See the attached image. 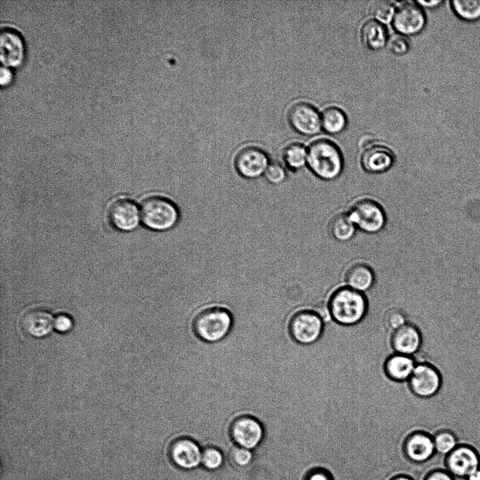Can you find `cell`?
I'll list each match as a JSON object with an SVG mask.
<instances>
[{
  "mask_svg": "<svg viewBox=\"0 0 480 480\" xmlns=\"http://www.w3.org/2000/svg\"><path fill=\"white\" fill-rule=\"evenodd\" d=\"M202 464L209 470L219 469L223 462L222 453L219 450L214 447H207L202 454Z\"/></svg>",
  "mask_w": 480,
  "mask_h": 480,
  "instance_id": "29",
  "label": "cell"
},
{
  "mask_svg": "<svg viewBox=\"0 0 480 480\" xmlns=\"http://www.w3.org/2000/svg\"><path fill=\"white\" fill-rule=\"evenodd\" d=\"M108 220L115 229L128 232L137 228L140 222L141 212L137 205L129 198L115 200L109 207Z\"/></svg>",
  "mask_w": 480,
  "mask_h": 480,
  "instance_id": "12",
  "label": "cell"
},
{
  "mask_svg": "<svg viewBox=\"0 0 480 480\" xmlns=\"http://www.w3.org/2000/svg\"><path fill=\"white\" fill-rule=\"evenodd\" d=\"M452 8L455 14L465 20H476L480 18V0H453Z\"/></svg>",
  "mask_w": 480,
  "mask_h": 480,
  "instance_id": "26",
  "label": "cell"
},
{
  "mask_svg": "<svg viewBox=\"0 0 480 480\" xmlns=\"http://www.w3.org/2000/svg\"><path fill=\"white\" fill-rule=\"evenodd\" d=\"M362 169L367 173L377 174L389 171L395 163V155L388 147L373 145L366 148L360 159Z\"/></svg>",
  "mask_w": 480,
  "mask_h": 480,
  "instance_id": "15",
  "label": "cell"
},
{
  "mask_svg": "<svg viewBox=\"0 0 480 480\" xmlns=\"http://www.w3.org/2000/svg\"><path fill=\"white\" fill-rule=\"evenodd\" d=\"M466 479L467 480H480V467L469 474Z\"/></svg>",
  "mask_w": 480,
  "mask_h": 480,
  "instance_id": "40",
  "label": "cell"
},
{
  "mask_svg": "<svg viewBox=\"0 0 480 480\" xmlns=\"http://www.w3.org/2000/svg\"><path fill=\"white\" fill-rule=\"evenodd\" d=\"M356 227L348 212L335 214L328 223V232L337 241L346 242L351 240L356 231Z\"/></svg>",
  "mask_w": 480,
  "mask_h": 480,
  "instance_id": "23",
  "label": "cell"
},
{
  "mask_svg": "<svg viewBox=\"0 0 480 480\" xmlns=\"http://www.w3.org/2000/svg\"><path fill=\"white\" fill-rule=\"evenodd\" d=\"M436 452L448 455L458 447L457 439L453 434L443 431L436 434L434 439Z\"/></svg>",
  "mask_w": 480,
  "mask_h": 480,
  "instance_id": "27",
  "label": "cell"
},
{
  "mask_svg": "<svg viewBox=\"0 0 480 480\" xmlns=\"http://www.w3.org/2000/svg\"><path fill=\"white\" fill-rule=\"evenodd\" d=\"M348 213L356 228L368 234L380 232L387 223V215L383 207L370 198L358 200Z\"/></svg>",
  "mask_w": 480,
  "mask_h": 480,
  "instance_id": "5",
  "label": "cell"
},
{
  "mask_svg": "<svg viewBox=\"0 0 480 480\" xmlns=\"http://www.w3.org/2000/svg\"><path fill=\"white\" fill-rule=\"evenodd\" d=\"M13 78V72L10 67L1 65L0 68V84L1 86L9 84Z\"/></svg>",
  "mask_w": 480,
  "mask_h": 480,
  "instance_id": "36",
  "label": "cell"
},
{
  "mask_svg": "<svg viewBox=\"0 0 480 480\" xmlns=\"http://www.w3.org/2000/svg\"><path fill=\"white\" fill-rule=\"evenodd\" d=\"M389 39L385 26L376 20H369L362 26L361 39L370 50L378 51L387 46Z\"/></svg>",
  "mask_w": 480,
  "mask_h": 480,
  "instance_id": "22",
  "label": "cell"
},
{
  "mask_svg": "<svg viewBox=\"0 0 480 480\" xmlns=\"http://www.w3.org/2000/svg\"><path fill=\"white\" fill-rule=\"evenodd\" d=\"M269 164L266 153L255 146L241 149L234 160V167L238 174L247 179H255L264 175Z\"/></svg>",
  "mask_w": 480,
  "mask_h": 480,
  "instance_id": "9",
  "label": "cell"
},
{
  "mask_svg": "<svg viewBox=\"0 0 480 480\" xmlns=\"http://www.w3.org/2000/svg\"><path fill=\"white\" fill-rule=\"evenodd\" d=\"M286 167L292 171H299L307 165V149L299 143L287 145L283 153Z\"/></svg>",
  "mask_w": 480,
  "mask_h": 480,
  "instance_id": "25",
  "label": "cell"
},
{
  "mask_svg": "<svg viewBox=\"0 0 480 480\" xmlns=\"http://www.w3.org/2000/svg\"><path fill=\"white\" fill-rule=\"evenodd\" d=\"M231 458L237 465L245 467L252 462L253 455L250 450L238 446L232 450Z\"/></svg>",
  "mask_w": 480,
  "mask_h": 480,
  "instance_id": "33",
  "label": "cell"
},
{
  "mask_svg": "<svg viewBox=\"0 0 480 480\" xmlns=\"http://www.w3.org/2000/svg\"><path fill=\"white\" fill-rule=\"evenodd\" d=\"M427 23L426 15L421 6L414 1L402 3L392 19V26L400 34L414 36L420 33Z\"/></svg>",
  "mask_w": 480,
  "mask_h": 480,
  "instance_id": "8",
  "label": "cell"
},
{
  "mask_svg": "<svg viewBox=\"0 0 480 480\" xmlns=\"http://www.w3.org/2000/svg\"><path fill=\"white\" fill-rule=\"evenodd\" d=\"M422 342L421 331L410 323L394 330L391 337V344L396 353L411 356L420 349Z\"/></svg>",
  "mask_w": 480,
  "mask_h": 480,
  "instance_id": "16",
  "label": "cell"
},
{
  "mask_svg": "<svg viewBox=\"0 0 480 480\" xmlns=\"http://www.w3.org/2000/svg\"><path fill=\"white\" fill-rule=\"evenodd\" d=\"M346 286L365 292L369 290L375 282V274L372 268L365 263H356L346 270L344 275Z\"/></svg>",
  "mask_w": 480,
  "mask_h": 480,
  "instance_id": "20",
  "label": "cell"
},
{
  "mask_svg": "<svg viewBox=\"0 0 480 480\" xmlns=\"http://www.w3.org/2000/svg\"><path fill=\"white\" fill-rule=\"evenodd\" d=\"M266 181L273 185L283 183L287 178V172L283 166L278 163H270L264 175Z\"/></svg>",
  "mask_w": 480,
  "mask_h": 480,
  "instance_id": "32",
  "label": "cell"
},
{
  "mask_svg": "<svg viewBox=\"0 0 480 480\" xmlns=\"http://www.w3.org/2000/svg\"><path fill=\"white\" fill-rule=\"evenodd\" d=\"M395 11L394 4L389 1H375L370 7L372 15L382 24L390 22L393 19Z\"/></svg>",
  "mask_w": 480,
  "mask_h": 480,
  "instance_id": "28",
  "label": "cell"
},
{
  "mask_svg": "<svg viewBox=\"0 0 480 480\" xmlns=\"http://www.w3.org/2000/svg\"><path fill=\"white\" fill-rule=\"evenodd\" d=\"M141 219L147 228L164 232L177 225L180 213L178 207L169 199L162 196H151L142 202Z\"/></svg>",
  "mask_w": 480,
  "mask_h": 480,
  "instance_id": "4",
  "label": "cell"
},
{
  "mask_svg": "<svg viewBox=\"0 0 480 480\" xmlns=\"http://www.w3.org/2000/svg\"><path fill=\"white\" fill-rule=\"evenodd\" d=\"M427 480H454L452 474L443 471H437L432 473Z\"/></svg>",
  "mask_w": 480,
  "mask_h": 480,
  "instance_id": "37",
  "label": "cell"
},
{
  "mask_svg": "<svg viewBox=\"0 0 480 480\" xmlns=\"http://www.w3.org/2000/svg\"><path fill=\"white\" fill-rule=\"evenodd\" d=\"M53 324L52 316L45 309L39 308L27 311L20 321L22 330L34 337H41L48 334Z\"/></svg>",
  "mask_w": 480,
  "mask_h": 480,
  "instance_id": "18",
  "label": "cell"
},
{
  "mask_svg": "<svg viewBox=\"0 0 480 480\" xmlns=\"http://www.w3.org/2000/svg\"><path fill=\"white\" fill-rule=\"evenodd\" d=\"M408 382L415 395L421 398H428L438 392L441 380L439 372L433 365L420 362L416 364Z\"/></svg>",
  "mask_w": 480,
  "mask_h": 480,
  "instance_id": "11",
  "label": "cell"
},
{
  "mask_svg": "<svg viewBox=\"0 0 480 480\" xmlns=\"http://www.w3.org/2000/svg\"><path fill=\"white\" fill-rule=\"evenodd\" d=\"M396 480H410V479H409L408 478H406V477H401V478L396 479Z\"/></svg>",
  "mask_w": 480,
  "mask_h": 480,
  "instance_id": "41",
  "label": "cell"
},
{
  "mask_svg": "<svg viewBox=\"0 0 480 480\" xmlns=\"http://www.w3.org/2000/svg\"><path fill=\"white\" fill-rule=\"evenodd\" d=\"M313 311L323 320L324 323L326 321H330L332 319L327 303L316 305Z\"/></svg>",
  "mask_w": 480,
  "mask_h": 480,
  "instance_id": "35",
  "label": "cell"
},
{
  "mask_svg": "<svg viewBox=\"0 0 480 480\" xmlns=\"http://www.w3.org/2000/svg\"><path fill=\"white\" fill-rule=\"evenodd\" d=\"M55 328L60 332L69 331L72 326V319L67 315H58L53 321Z\"/></svg>",
  "mask_w": 480,
  "mask_h": 480,
  "instance_id": "34",
  "label": "cell"
},
{
  "mask_svg": "<svg viewBox=\"0 0 480 480\" xmlns=\"http://www.w3.org/2000/svg\"><path fill=\"white\" fill-rule=\"evenodd\" d=\"M171 461L179 467L190 469L202 462V454L198 444L191 439L181 437L174 440L169 447Z\"/></svg>",
  "mask_w": 480,
  "mask_h": 480,
  "instance_id": "14",
  "label": "cell"
},
{
  "mask_svg": "<svg viewBox=\"0 0 480 480\" xmlns=\"http://www.w3.org/2000/svg\"><path fill=\"white\" fill-rule=\"evenodd\" d=\"M417 4H419L420 6L426 7V8H434L438 6L439 4L443 3V1L441 0H434V1H415Z\"/></svg>",
  "mask_w": 480,
  "mask_h": 480,
  "instance_id": "38",
  "label": "cell"
},
{
  "mask_svg": "<svg viewBox=\"0 0 480 480\" xmlns=\"http://www.w3.org/2000/svg\"><path fill=\"white\" fill-rule=\"evenodd\" d=\"M309 480H329V478L326 474L321 472H318L314 473L312 476H311Z\"/></svg>",
  "mask_w": 480,
  "mask_h": 480,
  "instance_id": "39",
  "label": "cell"
},
{
  "mask_svg": "<svg viewBox=\"0 0 480 480\" xmlns=\"http://www.w3.org/2000/svg\"><path fill=\"white\" fill-rule=\"evenodd\" d=\"M447 466L450 474L467 477L480 467L479 456L469 446H458L448 455Z\"/></svg>",
  "mask_w": 480,
  "mask_h": 480,
  "instance_id": "17",
  "label": "cell"
},
{
  "mask_svg": "<svg viewBox=\"0 0 480 480\" xmlns=\"http://www.w3.org/2000/svg\"><path fill=\"white\" fill-rule=\"evenodd\" d=\"M307 166L318 179L331 181L337 179L344 169V159L339 147L332 141L321 138L307 148Z\"/></svg>",
  "mask_w": 480,
  "mask_h": 480,
  "instance_id": "1",
  "label": "cell"
},
{
  "mask_svg": "<svg viewBox=\"0 0 480 480\" xmlns=\"http://www.w3.org/2000/svg\"><path fill=\"white\" fill-rule=\"evenodd\" d=\"M332 319L342 325H353L365 316L368 303L364 293L348 286L337 288L329 300Z\"/></svg>",
  "mask_w": 480,
  "mask_h": 480,
  "instance_id": "2",
  "label": "cell"
},
{
  "mask_svg": "<svg viewBox=\"0 0 480 480\" xmlns=\"http://www.w3.org/2000/svg\"><path fill=\"white\" fill-rule=\"evenodd\" d=\"M287 119L292 129L304 136H314L322 128L321 116L318 111L306 102L294 104L288 111Z\"/></svg>",
  "mask_w": 480,
  "mask_h": 480,
  "instance_id": "10",
  "label": "cell"
},
{
  "mask_svg": "<svg viewBox=\"0 0 480 480\" xmlns=\"http://www.w3.org/2000/svg\"><path fill=\"white\" fill-rule=\"evenodd\" d=\"M261 423L249 415H240L231 422L229 434L236 445L249 450L256 448L264 437Z\"/></svg>",
  "mask_w": 480,
  "mask_h": 480,
  "instance_id": "7",
  "label": "cell"
},
{
  "mask_svg": "<svg viewBox=\"0 0 480 480\" xmlns=\"http://www.w3.org/2000/svg\"><path fill=\"white\" fill-rule=\"evenodd\" d=\"M387 46L396 56H402L408 52L410 44L408 39L402 34H394L388 39Z\"/></svg>",
  "mask_w": 480,
  "mask_h": 480,
  "instance_id": "30",
  "label": "cell"
},
{
  "mask_svg": "<svg viewBox=\"0 0 480 480\" xmlns=\"http://www.w3.org/2000/svg\"><path fill=\"white\" fill-rule=\"evenodd\" d=\"M347 124L346 114L337 107H329L322 112V128L329 134L337 135L343 132L346 128Z\"/></svg>",
  "mask_w": 480,
  "mask_h": 480,
  "instance_id": "24",
  "label": "cell"
},
{
  "mask_svg": "<svg viewBox=\"0 0 480 480\" xmlns=\"http://www.w3.org/2000/svg\"><path fill=\"white\" fill-rule=\"evenodd\" d=\"M406 449L408 456L419 462L427 460L436 452L433 438L420 431L411 432L408 436Z\"/></svg>",
  "mask_w": 480,
  "mask_h": 480,
  "instance_id": "19",
  "label": "cell"
},
{
  "mask_svg": "<svg viewBox=\"0 0 480 480\" xmlns=\"http://www.w3.org/2000/svg\"><path fill=\"white\" fill-rule=\"evenodd\" d=\"M416 365L411 356L394 353L384 362V370L387 376L396 382L408 380Z\"/></svg>",
  "mask_w": 480,
  "mask_h": 480,
  "instance_id": "21",
  "label": "cell"
},
{
  "mask_svg": "<svg viewBox=\"0 0 480 480\" xmlns=\"http://www.w3.org/2000/svg\"><path fill=\"white\" fill-rule=\"evenodd\" d=\"M324 322L313 310L296 312L290 319L288 332L291 338L302 345L316 342L321 337Z\"/></svg>",
  "mask_w": 480,
  "mask_h": 480,
  "instance_id": "6",
  "label": "cell"
},
{
  "mask_svg": "<svg viewBox=\"0 0 480 480\" xmlns=\"http://www.w3.org/2000/svg\"><path fill=\"white\" fill-rule=\"evenodd\" d=\"M384 323L388 328L394 331L408 322L404 311L398 308H392L385 313Z\"/></svg>",
  "mask_w": 480,
  "mask_h": 480,
  "instance_id": "31",
  "label": "cell"
},
{
  "mask_svg": "<svg viewBox=\"0 0 480 480\" xmlns=\"http://www.w3.org/2000/svg\"><path fill=\"white\" fill-rule=\"evenodd\" d=\"M233 322V316L228 309L220 306L207 307L194 317L192 330L204 342L216 343L229 334Z\"/></svg>",
  "mask_w": 480,
  "mask_h": 480,
  "instance_id": "3",
  "label": "cell"
},
{
  "mask_svg": "<svg viewBox=\"0 0 480 480\" xmlns=\"http://www.w3.org/2000/svg\"><path fill=\"white\" fill-rule=\"evenodd\" d=\"M25 54V44L19 31L8 25L0 29V59L6 66H15L23 60Z\"/></svg>",
  "mask_w": 480,
  "mask_h": 480,
  "instance_id": "13",
  "label": "cell"
}]
</instances>
